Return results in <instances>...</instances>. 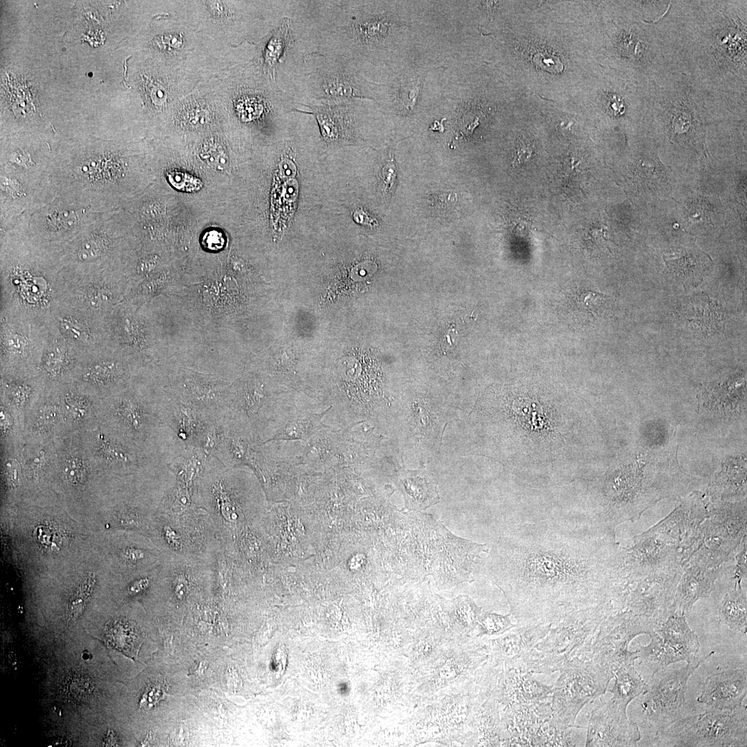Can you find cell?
Listing matches in <instances>:
<instances>
[{
  "label": "cell",
  "instance_id": "f6af8a7d",
  "mask_svg": "<svg viewBox=\"0 0 747 747\" xmlns=\"http://www.w3.org/2000/svg\"><path fill=\"white\" fill-rule=\"evenodd\" d=\"M506 676V701L511 705L528 704L552 698L553 685L544 684L533 674L520 670H509Z\"/></svg>",
  "mask_w": 747,
  "mask_h": 747
},
{
  "label": "cell",
  "instance_id": "8992f818",
  "mask_svg": "<svg viewBox=\"0 0 747 747\" xmlns=\"http://www.w3.org/2000/svg\"><path fill=\"white\" fill-rule=\"evenodd\" d=\"M122 48L130 55L154 59L174 70L202 79L252 59L255 45L233 47L202 35L176 10L174 0L165 1L164 10Z\"/></svg>",
  "mask_w": 747,
  "mask_h": 747
},
{
  "label": "cell",
  "instance_id": "7dc6e473",
  "mask_svg": "<svg viewBox=\"0 0 747 747\" xmlns=\"http://www.w3.org/2000/svg\"><path fill=\"white\" fill-rule=\"evenodd\" d=\"M614 683L609 692L613 694L611 699L627 708L629 703L648 690V684L634 667V664H626L615 672Z\"/></svg>",
  "mask_w": 747,
  "mask_h": 747
},
{
  "label": "cell",
  "instance_id": "8fae6325",
  "mask_svg": "<svg viewBox=\"0 0 747 747\" xmlns=\"http://www.w3.org/2000/svg\"><path fill=\"white\" fill-rule=\"evenodd\" d=\"M277 84L295 102L306 107L378 99L376 85L347 62L317 52L304 54Z\"/></svg>",
  "mask_w": 747,
  "mask_h": 747
},
{
  "label": "cell",
  "instance_id": "484cf974",
  "mask_svg": "<svg viewBox=\"0 0 747 747\" xmlns=\"http://www.w3.org/2000/svg\"><path fill=\"white\" fill-rule=\"evenodd\" d=\"M219 129H223L221 114L209 90L201 84L174 104L157 138H166L187 145Z\"/></svg>",
  "mask_w": 747,
  "mask_h": 747
},
{
  "label": "cell",
  "instance_id": "5b68a950",
  "mask_svg": "<svg viewBox=\"0 0 747 747\" xmlns=\"http://www.w3.org/2000/svg\"><path fill=\"white\" fill-rule=\"evenodd\" d=\"M222 116L223 130L237 151L244 143L273 138L296 110L295 102L250 60L201 83Z\"/></svg>",
  "mask_w": 747,
  "mask_h": 747
},
{
  "label": "cell",
  "instance_id": "836d02e7",
  "mask_svg": "<svg viewBox=\"0 0 747 747\" xmlns=\"http://www.w3.org/2000/svg\"><path fill=\"white\" fill-rule=\"evenodd\" d=\"M156 382L158 385V407L162 420L186 448H201L210 423L219 418H211L172 396Z\"/></svg>",
  "mask_w": 747,
  "mask_h": 747
},
{
  "label": "cell",
  "instance_id": "7a4b0ae2",
  "mask_svg": "<svg viewBox=\"0 0 747 747\" xmlns=\"http://www.w3.org/2000/svg\"><path fill=\"white\" fill-rule=\"evenodd\" d=\"M665 28L678 69L708 109H746V1H670Z\"/></svg>",
  "mask_w": 747,
  "mask_h": 747
},
{
  "label": "cell",
  "instance_id": "e0dca14e",
  "mask_svg": "<svg viewBox=\"0 0 747 747\" xmlns=\"http://www.w3.org/2000/svg\"><path fill=\"white\" fill-rule=\"evenodd\" d=\"M686 560L681 546L656 524L622 547V583L679 571Z\"/></svg>",
  "mask_w": 747,
  "mask_h": 747
},
{
  "label": "cell",
  "instance_id": "ffe728a7",
  "mask_svg": "<svg viewBox=\"0 0 747 747\" xmlns=\"http://www.w3.org/2000/svg\"><path fill=\"white\" fill-rule=\"evenodd\" d=\"M746 505L714 506L701 525L700 544L687 563L720 567L736 554L746 537Z\"/></svg>",
  "mask_w": 747,
  "mask_h": 747
},
{
  "label": "cell",
  "instance_id": "db71d44e",
  "mask_svg": "<svg viewBox=\"0 0 747 747\" xmlns=\"http://www.w3.org/2000/svg\"><path fill=\"white\" fill-rule=\"evenodd\" d=\"M63 472L66 479L73 485L82 483L88 474L86 461L76 456L66 457L63 463Z\"/></svg>",
  "mask_w": 747,
  "mask_h": 747
},
{
  "label": "cell",
  "instance_id": "4316f807",
  "mask_svg": "<svg viewBox=\"0 0 747 747\" xmlns=\"http://www.w3.org/2000/svg\"><path fill=\"white\" fill-rule=\"evenodd\" d=\"M714 654V651L710 652L703 657L688 662L684 667L665 668L652 676L642 708L652 726L658 729L663 728L681 714L690 677Z\"/></svg>",
  "mask_w": 747,
  "mask_h": 747
},
{
  "label": "cell",
  "instance_id": "9f6ffc18",
  "mask_svg": "<svg viewBox=\"0 0 747 747\" xmlns=\"http://www.w3.org/2000/svg\"><path fill=\"white\" fill-rule=\"evenodd\" d=\"M533 63L540 68L549 73H558L564 68L560 59L554 55L546 53H537L533 57Z\"/></svg>",
  "mask_w": 747,
  "mask_h": 747
},
{
  "label": "cell",
  "instance_id": "9a60e30c",
  "mask_svg": "<svg viewBox=\"0 0 747 747\" xmlns=\"http://www.w3.org/2000/svg\"><path fill=\"white\" fill-rule=\"evenodd\" d=\"M551 698L552 721L560 729L575 726L581 710L605 694L614 673L589 657H573L558 670Z\"/></svg>",
  "mask_w": 747,
  "mask_h": 747
},
{
  "label": "cell",
  "instance_id": "6125c7cd",
  "mask_svg": "<svg viewBox=\"0 0 747 747\" xmlns=\"http://www.w3.org/2000/svg\"><path fill=\"white\" fill-rule=\"evenodd\" d=\"M118 744L119 741L118 739V735L114 732V730L111 728L107 729V730L102 737V741L100 742L101 746H117L119 745Z\"/></svg>",
  "mask_w": 747,
  "mask_h": 747
},
{
  "label": "cell",
  "instance_id": "44dd1931",
  "mask_svg": "<svg viewBox=\"0 0 747 747\" xmlns=\"http://www.w3.org/2000/svg\"><path fill=\"white\" fill-rule=\"evenodd\" d=\"M62 273V303L93 319L104 321L125 297L129 279L123 271L106 270L82 275Z\"/></svg>",
  "mask_w": 747,
  "mask_h": 747
},
{
  "label": "cell",
  "instance_id": "30bf717a",
  "mask_svg": "<svg viewBox=\"0 0 747 747\" xmlns=\"http://www.w3.org/2000/svg\"><path fill=\"white\" fill-rule=\"evenodd\" d=\"M140 248L128 213L123 209L104 212L59 248L62 271L68 275L106 270L124 273Z\"/></svg>",
  "mask_w": 747,
  "mask_h": 747
},
{
  "label": "cell",
  "instance_id": "f907efd6",
  "mask_svg": "<svg viewBox=\"0 0 747 747\" xmlns=\"http://www.w3.org/2000/svg\"><path fill=\"white\" fill-rule=\"evenodd\" d=\"M482 608L468 596H459L454 602V616L461 627L466 631L477 628Z\"/></svg>",
  "mask_w": 747,
  "mask_h": 747
},
{
  "label": "cell",
  "instance_id": "d6a6232c",
  "mask_svg": "<svg viewBox=\"0 0 747 747\" xmlns=\"http://www.w3.org/2000/svg\"><path fill=\"white\" fill-rule=\"evenodd\" d=\"M53 327L80 354L107 346L104 321L93 319L62 303L53 312L47 328Z\"/></svg>",
  "mask_w": 747,
  "mask_h": 747
},
{
  "label": "cell",
  "instance_id": "7c38bea8",
  "mask_svg": "<svg viewBox=\"0 0 747 747\" xmlns=\"http://www.w3.org/2000/svg\"><path fill=\"white\" fill-rule=\"evenodd\" d=\"M297 405L291 394L279 389L274 380L250 363L245 365L230 386L224 417L247 427L264 443L273 436Z\"/></svg>",
  "mask_w": 747,
  "mask_h": 747
},
{
  "label": "cell",
  "instance_id": "bcb514c9",
  "mask_svg": "<svg viewBox=\"0 0 747 747\" xmlns=\"http://www.w3.org/2000/svg\"><path fill=\"white\" fill-rule=\"evenodd\" d=\"M399 488L409 510H425L439 501L436 484L421 471H403L399 478Z\"/></svg>",
  "mask_w": 747,
  "mask_h": 747
},
{
  "label": "cell",
  "instance_id": "11a10c76",
  "mask_svg": "<svg viewBox=\"0 0 747 747\" xmlns=\"http://www.w3.org/2000/svg\"><path fill=\"white\" fill-rule=\"evenodd\" d=\"M420 89V79L416 80V81L414 80V81L405 84L404 86L402 85L399 89V93L396 98V102H398L401 107H405L407 110L414 109L418 99Z\"/></svg>",
  "mask_w": 747,
  "mask_h": 747
},
{
  "label": "cell",
  "instance_id": "6f0895ef",
  "mask_svg": "<svg viewBox=\"0 0 747 747\" xmlns=\"http://www.w3.org/2000/svg\"><path fill=\"white\" fill-rule=\"evenodd\" d=\"M747 542L746 537H745L739 547L738 551L735 554V566L734 568V580L735 586H741V581L746 577L747 572V564H746V551H747Z\"/></svg>",
  "mask_w": 747,
  "mask_h": 747
},
{
  "label": "cell",
  "instance_id": "5bb4252c",
  "mask_svg": "<svg viewBox=\"0 0 747 747\" xmlns=\"http://www.w3.org/2000/svg\"><path fill=\"white\" fill-rule=\"evenodd\" d=\"M655 739L663 746H746L747 707L679 715L658 729Z\"/></svg>",
  "mask_w": 747,
  "mask_h": 747
},
{
  "label": "cell",
  "instance_id": "681fc988",
  "mask_svg": "<svg viewBox=\"0 0 747 747\" xmlns=\"http://www.w3.org/2000/svg\"><path fill=\"white\" fill-rule=\"evenodd\" d=\"M510 620V614L501 615L494 612L482 611L477 625L478 637L503 634L515 627Z\"/></svg>",
  "mask_w": 747,
  "mask_h": 747
},
{
  "label": "cell",
  "instance_id": "3957f363",
  "mask_svg": "<svg viewBox=\"0 0 747 747\" xmlns=\"http://www.w3.org/2000/svg\"><path fill=\"white\" fill-rule=\"evenodd\" d=\"M148 145L149 139L125 142L86 134L58 138L48 176L53 200L95 212L122 209L156 180Z\"/></svg>",
  "mask_w": 747,
  "mask_h": 747
},
{
  "label": "cell",
  "instance_id": "74e56055",
  "mask_svg": "<svg viewBox=\"0 0 747 747\" xmlns=\"http://www.w3.org/2000/svg\"><path fill=\"white\" fill-rule=\"evenodd\" d=\"M262 440L238 421L223 418L222 434L212 456L228 468L246 466L252 470V459Z\"/></svg>",
  "mask_w": 747,
  "mask_h": 747
},
{
  "label": "cell",
  "instance_id": "60d3db41",
  "mask_svg": "<svg viewBox=\"0 0 747 747\" xmlns=\"http://www.w3.org/2000/svg\"><path fill=\"white\" fill-rule=\"evenodd\" d=\"M185 259L177 260L136 284L128 286L123 300L140 309L154 298L183 285Z\"/></svg>",
  "mask_w": 747,
  "mask_h": 747
},
{
  "label": "cell",
  "instance_id": "2e32d148",
  "mask_svg": "<svg viewBox=\"0 0 747 747\" xmlns=\"http://www.w3.org/2000/svg\"><path fill=\"white\" fill-rule=\"evenodd\" d=\"M151 370L168 394L211 418L224 417L232 381L167 361L152 364Z\"/></svg>",
  "mask_w": 747,
  "mask_h": 747
},
{
  "label": "cell",
  "instance_id": "f5cc1de1",
  "mask_svg": "<svg viewBox=\"0 0 747 747\" xmlns=\"http://www.w3.org/2000/svg\"><path fill=\"white\" fill-rule=\"evenodd\" d=\"M165 179L176 190L185 192H196L201 189L203 183L197 176L181 169L167 171Z\"/></svg>",
  "mask_w": 747,
  "mask_h": 747
},
{
  "label": "cell",
  "instance_id": "ac0fdd59",
  "mask_svg": "<svg viewBox=\"0 0 747 747\" xmlns=\"http://www.w3.org/2000/svg\"><path fill=\"white\" fill-rule=\"evenodd\" d=\"M104 322L107 347L140 367L160 361L156 330L139 309L123 300Z\"/></svg>",
  "mask_w": 747,
  "mask_h": 747
},
{
  "label": "cell",
  "instance_id": "1f68e13d",
  "mask_svg": "<svg viewBox=\"0 0 747 747\" xmlns=\"http://www.w3.org/2000/svg\"><path fill=\"white\" fill-rule=\"evenodd\" d=\"M365 100L353 99L321 106H305L314 116L325 146L335 149L353 145L360 139L358 116Z\"/></svg>",
  "mask_w": 747,
  "mask_h": 747
},
{
  "label": "cell",
  "instance_id": "680465c9",
  "mask_svg": "<svg viewBox=\"0 0 747 747\" xmlns=\"http://www.w3.org/2000/svg\"><path fill=\"white\" fill-rule=\"evenodd\" d=\"M396 165L394 156L386 162L380 174V187L383 195H389L392 192L396 180Z\"/></svg>",
  "mask_w": 747,
  "mask_h": 747
},
{
  "label": "cell",
  "instance_id": "6da1fadb",
  "mask_svg": "<svg viewBox=\"0 0 747 747\" xmlns=\"http://www.w3.org/2000/svg\"><path fill=\"white\" fill-rule=\"evenodd\" d=\"M495 576L517 625H553L620 597L622 546L584 519L520 524L498 553Z\"/></svg>",
  "mask_w": 747,
  "mask_h": 747
},
{
  "label": "cell",
  "instance_id": "7402d4cb",
  "mask_svg": "<svg viewBox=\"0 0 747 747\" xmlns=\"http://www.w3.org/2000/svg\"><path fill=\"white\" fill-rule=\"evenodd\" d=\"M49 332L42 322L22 316H0L1 375L37 371Z\"/></svg>",
  "mask_w": 747,
  "mask_h": 747
},
{
  "label": "cell",
  "instance_id": "7bdbcfd3",
  "mask_svg": "<svg viewBox=\"0 0 747 747\" xmlns=\"http://www.w3.org/2000/svg\"><path fill=\"white\" fill-rule=\"evenodd\" d=\"M48 330V340L37 371L46 380L59 382L73 374L80 356L55 328Z\"/></svg>",
  "mask_w": 747,
  "mask_h": 747
},
{
  "label": "cell",
  "instance_id": "ee69618b",
  "mask_svg": "<svg viewBox=\"0 0 747 747\" xmlns=\"http://www.w3.org/2000/svg\"><path fill=\"white\" fill-rule=\"evenodd\" d=\"M329 409L330 407H328L320 412L313 401L309 403H297L295 409L286 417L273 436L266 442L307 441L326 425L323 419Z\"/></svg>",
  "mask_w": 747,
  "mask_h": 747
},
{
  "label": "cell",
  "instance_id": "4dcf8cb0",
  "mask_svg": "<svg viewBox=\"0 0 747 747\" xmlns=\"http://www.w3.org/2000/svg\"><path fill=\"white\" fill-rule=\"evenodd\" d=\"M641 739L638 725L627 715V708L610 699L593 708L587 728L585 746H637Z\"/></svg>",
  "mask_w": 747,
  "mask_h": 747
},
{
  "label": "cell",
  "instance_id": "83f0119b",
  "mask_svg": "<svg viewBox=\"0 0 747 747\" xmlns=\"http://www.w3.org/2000/svg\"><path fill=\"white\" fill-rule=\"evenodd\" d=\"M682 570L625 584L622 593L624 609L647 619L656 627L674 613V594Z\"/></svg>",
  "mask_w": 747,
  "mask_h": 747
},
{
  "label": "cell",
  "instance_id": "8d00e7d4",
  "mask_svg": "<svg viewBox=\"0 0 747 747\" xmlns=\"http://www.w3.org/2000/svg\"><path fill=\"white\" fill-rule=\"evenodd\" d=\"M551 626L544 623L517 624L506 636L495 641L497 658L506 662L509 670L527 671L535 646Z\"/></svg>",
  "mask_w": 747,
  "mask_h": 747
},
{
  "label": "cell",
  "instance_id": "f35d334b",
  "mask_svg": "<svg viewBox=\"0 0 747 747\" xmlns=\"http://www.w3.org/2000/svg\"><path fill=\"white\" fill-rule=\"evenodd\" d=\"M509 711L510 744L538 746L542 730L552 718L551 699L535 703L511 705Z\"/></svg>",
  "mask_w": 747,
  "mask_h": 747
},
{
  "label": "cell",
  "instance_id": "be15d7a7",
  "mask_svg": "<svg viewBox=\"0 0 747 747\" xmlns=\"http://www.w3.org/2000/svg\"><path fill=\"white\" fill-rule=\"evenodd\" d=\"M353 218L355 221L361 224L372 225L376 223L375 220L369 217L367 213L362 210L356 211L353 214Z\"/></svg>",
  "mask_w": 747,
  "mask_h": 747
},
{
  "label": "cell",
  "instance_id": "e575fe53",
  "mask_svg": "<svg viewBox=\"0 0 747 747\" xmlns=\"http://www.w3.org/2000/svg\"><path fill=\"white\" fill-rule=\"evenodd\" d=\"M50 201L48 190L37 188L11 172L0 168V232L10 228L26 212Z\"/></svg>",
  "mask_w": 747,
  "mask_h": 747
},
{
  "label": "cell",
  "instance_id": "b9f144b4",
  "mask_svg": "<svg viewBox=\"0 0 747 747\" xmlns=\"http://www.w3.org/2000/svg\"><path fill=\"white\" fill-rule=\"evenodd\" d=\"M342 441V430L326 425L307 441H302L299 465L312 470L338 467Z\"/></svg>",
  "mask_w": 747,
  "mask_h": 747
},
{
  "label": "cell",
  "instance_id": "f1b7e54d",
  "mask_svg": "<svg viewBox=\"0 0 747 747\" xmlns=\"http://www.w3.org/2000/svg\"><path fill=\"white\" fill-rule=\"evenodd\" d=\"M288 4V3H287ZM308 53L299 39L289 15L255 45L251 59L259 69L277 84V80L304 54Z\"/></svg>",
  "mask_w": 747,
  "mask_h": 747
},
{
  "label": "cell",
  "instance_id": "94428289",
  "mask_svg": "<svg viewBox=\"0 0 747 747\" xmlns=\"http://www.w3.org/2000/svg\"><path fill=\"white\" fill-rule=\"evenodd\" d=\"M160 690L158 686L149 688L144 692L140 701V706L145 709L151 708L160 697Z\"/></svg>",
  "mask_w": 747,
  "mask_h": 747
},
{
  "label": "cell",
  "instance_id": "e7e4bbea",
  "mask_svg": "<svg viewBox=\"0 0 747 747\" xmlns=\"http://www.w3.org/2000/svg\"><path fill=\"white\" fill-rule=\"evenodd\" d=\"M532 149L528 146L521 145L517 150V160L519 162L526 161L529 157H531Z\"/></svg>",
  "mask_w": 747,
  "mask_h": 747
},
{
  "label": "cell",
  "instance_id": "4fadbf2b",
  "mask_svg": "<svg viewBox=\"0 0 747 747\" xmlns=\"http://www.w3.org/2000/svg\"><path fill=\"white\" fill-rule=\"evenodd\" d=\"M610 607L596 605L572 611L551 625L533 652L527 667L533 674H550L573 657L586 656Z\"/></svg>",
  "mask_w": 747,
  "mask_h": 747
},
{
  "label": "cell",
  "instance_id": "d4e9b609",
  "mask_svg": "<svg viewBox=\"0 0 747 747\" xmlns=\"http://www.w3.org/2000/svg\"><path fill=\"white\" fill-rule=\"evenodd\" d=\"M649 636V643L637 650L638 659L652 676L675 663L694 660L700 649L699 637L690 627L685 613H672Z\"/></svg>",
  "mask_w": 747,
  "mask_h": 747
},
{
  "label": "cell",
  "instance_id": "d590c367",
  "mask_svg": "<svg viewBox=\"0 0 747 747\" xmlns=\"http://www.w3.org/2000/svg\"><path fill=\"white\" fill-rule=\"evenodd\" d=\"M746 694V668L730 669L709 675L697 701L717 710H732L743 704Z\"/></svg>",
  "mask_w": 747,
  "mask_h": 747
},
{
  "label": "cell",
  "instance_id": "603a6c76",
  "mask_svg": "<svg viewBox=\"0 0 747 747\" xmlns=\"http://www.w3.org/2000/svg\"><path fill=\"white\" fill-rule=\"evenodd\" d=\"M654 628L649 620L629 609L610 614L600 623L589 654L583 657L592 658L615 674L621 666L638 660V650L629 649L631 641L639 635H649Z\"/></svg>",
  "mask_w": 747,
  "mask_h": 747
},
{
  "label": "cell",
  "instance_id": "d6986e66",
  "mask_svg": "<svg viewBox=\"0 0 747 747\" xmlns=\"http://www.w3.org/2000/svg\"><path fill=\"white\" fill-rule=\"evenodd\" d=\"M103 213L55 198L44 205L26 212L17 221L33 240L59 249Z\"/></svg>",
  "mask_w": 747,
  "mask_h": 747
},
{
  "label": "cell",
  "instance_id": "52a82bcc",
  "mask_svg": "<svg viewBox=\"0 0 747 747\" xmlns=\"http://www.w3.org/2000/svg\"><path fill=\"white\" fill-rule=\"evenodd\" d=\"M288 0H174L202 35L225 46L257 44L286 15Z\"/></svg>",
  "mask_w": 747,
  "mask_h": 747
},
{
  "label": "cell",
  "instance_id": "816d5d0a",
  "mask_svg": "<svg viewBox=\"0 0 747 747\" xmlns=\"http://www.w3.org/2000/svg\"><path fill=\"white\" fill-rule=\"evenodd\" d=\"M62 400L67 413L75 421L84 420L91 410L90 399L77 389L65 390Z\"/></svg>",
  "mask_w": 747,
  "mask_h": 747
},
{
  "label": "cell",
  "instance_id": "91938a15",
  "mask_svg": "<svg viewBox=\"0 0 747 747\" xmlns=\"http://www.w3.org/2000/svg\"><path fill=\"white\" fill-rule=\"evenodd\" d=\"M59 416L58 409L53 405H46L39 409L34 426L36 429L46 430L52 427L57 421Z\"/></svg>",
  "mask_w": 747,
  "mask_h": 747
},
{
  "label": "cell",
  "instance_id": "c3c4849f",
  "mask_svg": "<svg viewBox=\"0 0 747 747\" xmlns=\"http://www.w3.org/2000/svg\"><path fill=\"white\" fill-rule=\"evenodd\" d=\"M719 619L730 629L746 634L747 598L741 586H734L725 595L719 609Z\"/></svg>",
  "mask_w": 747,
  "mask_h": 747
},
{
  "label": "cell",
  "instance_id": "ba28073f",
  "mask_svg": "<svg viewBox=\"0 0 747 747\" xmlns=\"http://www.w3.org/2000/svg\"><path fill=\"white\" fill-rule=\"evenodd\" d=\"M709 120L703 96L682 71L673 70L648 84L644 127L667 145L701 152Z\"/></svg>",
  "mask_w": 747,
  "mask_h": 747
},
{
  "label": "cell",
  "instance_id": "f546056e",
  "mask_svg": "<svg viewBox=\"0 0 747 747\" xmlns=\"http://www.w3.org/2000/svg\"><path fill=\"white\" fill-rule=\"evenodd\" d=\"M142 367L107 346L80 357L73 373L82 386L94 389L122 390Z\"/></svg>",
  "mask_w": 747,
  "mask_h": 747
},
{
  "label": "cell",
  "instance_id": "277c9868",
  "mask_svg": "<svg viewBox=\"0 0 747 747\" xmlns=\"http://www.w3.org/2000/svg\"><path fill=\"white\" fill-rule=\"evenodd\" d=\"M59 249L39 243L17 221L0 232V316H22L48 326L62 303Z\"/></svg>",
  "mask_w": 747,
  "mask_h": 747
},
{
  "label": "cell",
  "instance_id": "03108f58",
  "mask_svg": "<svg viewBox=\"0 0 747 747\" xmlns=\"http://www.w3.org/2000/svg\"><path fill=\"white\" fill-rule=\"evenodd\" d=\"M8 417H9V416H8V414H7L6 412V411H5L4 409H3V410L1 409V432H3V433H5V432H6V431H8V429H9V427H10V421H9Z\"/></svg>",
  "mask_w": 747,
  "mask_h": 747
},
{
  "label": "cell",
  "instance_id": "ab89813d",
  "mask_svg": "<svg viewBox=\"0 0 747 747\" xmlns=\"http://www.w3.org/2000/svg\"><path fill=\"white\" fill-rule=\"evenodd\" d=\"M719 573L720 567L708 568L694 563L685 564L674 594V612L685 614L698 600L708 598Z\"/></svg>",
  "mask_w": 747,
  "mask_h": 747
},
{
  "label": "cell",
  "instance_id": "9c48e42d",
  "mask_svg": "<svg viewBox=\"0 0 747 747\" xmlns=\"http://www.w3.org/2000/svg\"><path fill=\"white\" fill-rule=\"evenodd\" d=\"M202 79L148 58L130 55L124 63L131 119L138 140L158 137L174 104L194 91Z\"/></svg>",
  "mask_w": 747,
  "mask_h": 747
},
{
  "label": "cell",
  "instance_id": "cb8c5ba5",
  "mask_svg": "<svg viewBox=\"0 0 747 747\" xmlns=\"http://www.w3.org/2000/svg\"><path fill=\"white\" fill-rule=\"evenodd\" d=\"M54 138L32 132L1 136L0 168L33 186L49 191L48 173Z\"/></svg>",
  "mask_w": 747,
  "mask_h": 747
}]
</instances>
